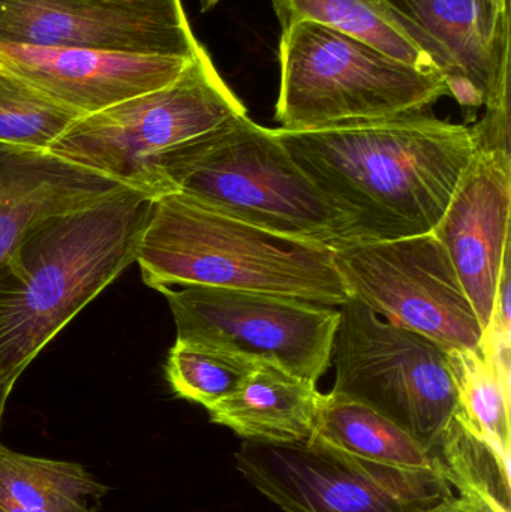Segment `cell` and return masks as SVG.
Masks as SVG:
<instances>
[{"label":"cell","mask_w":511,"mask_h":512,"mask_svg":"<svg viewBox=\"0 0 511 512\" xmlns=\"http://www.w3.org/2000/svg\"><path fill=\"white\" fill-rule=\"evenodd\" d=\"M194 59L0 41V69L81 116L176 81Z\"/></svg>","instance_id":"obj_12"},{"label":"cell","mask_w":511,"mask_h":512,"mask_svg":"<svg viewBox=\"0 0 511 512\" xmlns=\"http://www.w3.org/2000/svg\"><path fill=\"white\" fill-rule=\"evenodd\" d=\"M511 156L476 150L432 233L455 265L483 330L510 249Z\"/></svg>","instance_id":"obj_13"},{"label":"cell","mask_w":511,"mask_h":512,"mask_svg":"<svg viewBox=\"0 0 511 512\" xmlns=\"http://www.w3.org/2000/svg\"><path fill=\"white\" fill-rule=\"evenodd\" d=\"M458 408L455 421L470 435L511 454V372L498 366L482 349H449Z\"/></svg>","instance_id":"obj_20"},{"label":"cell","mask_w":511,"mask_h":512,"mask_svg":"<svg viewBox=\"0 0 511 512\" xmlns=\"http://www.w3.org/2000/svg\"><path fill=\"white\" fill-rule=\"evenodd\" d=\"M81 114L0 69V143L48 150Z\"/></svg>","instance_id":"obj_22"},{"label":"cell","mask_w":511,"mask_h":512,"mask_svg":"<svg viewBox=\"0 0 511 512\" xmlns=\"http://www.w3.org/2000/svg\"><path fill=\"white\" fill-rule=\"evenodd\" d=\"M0 41L194 59L182 0H0Z\"/></svg>","instance_id":"obj_11"},{"label":"cell","mask_w":511,"mask_h":512,"mask_svg":"<svg viewBox=\"0 0 511 512\" xmlns=\"http://www.w3.org/2000/svg\"><path fill=\"white\" fill-rule=\"evenodd\" d=\"M275 120L285 131L422 113L449 95L443 75L311 21L281 30Z\"/></svg>","instance_id":"obj_5"},{"label":"cell","mask_w":511,"mask_h":512,"mask_svg":"<svg viewBox=\"0 0 511 512\" xmlns=\"http://www.w3.org/2000/svg\"><path fill=\"white\" fill-rule=\"evenodd\" d=\"M350 297L447 349H479L483 327L434 233L333 249Z\"/></svg>","instance_id":"obj_9"},{"label":"cell","mask_w":511,"mask_h":512,"mask_svg":"<svg viewBox=\"0 0 511 512\" xmlns=\"http://www.w3.org/2000/svg\"><path fill=\"white\" fill-rule=\"evenodd\" d=\"M147 195L122 188L33 225L0 264V424L39 352L137 259Z\"/></svg>","instance_id":"obj_2"},{"label":"cell","mask_w":511,"mask_h":512,"mask_svg":"<svg viewBox=\"0 0 511 512\" xmlns=\"http://www.w3.org/2000/svg\"><path fill=\"white\" fill-rule=\"evenodd\" d=\"M135 262L156 291L215 286L332 307L350 298L333 249L254 227L180 194L150 204Z\"/></svg>","instance_id":"obj_3"},{"label":"cell","mask_w":511,"mask_h":512,"mask_svg":"<svg viewBox=\"0 0 511 512\" xmlns=\"http://www.w3.org/2000/svg\"><path fill=\"white\" fill-rule=\"evenodd\" d=\"M248 114L201 50L168 86L81 116L48 149L126 188L161 197L159 165L194 138Z\"/></svg>","instance_id":"obj_6"},{"label":"cell","mask_w":511,"mask_h":512,"mask_svg":"<svg viewBox=\"0 0 511 512\" xmlns=\"http://www.w3.org/2000/svg\"><path fill=\"white\" fill-rule=\"evenodd\" d=\"M272 5L281 30L311 21L414 68L440 74L425 36L389 0H272Z\"/></svg>","instance_id":"obj_17"},{"label":"cell","mask_w":511,"mask_h":512,"mask_svg":"<svg viewBox=\"0 0 511 512\" xmlns=\"http://www.w3.org/2000/svg\"><path fill=\"white\" fill-rule=\"evenodd\" d=\"M339 315L332 393L389 418L438 462L458 408L447 349L386 321L353 297Z\"/></svg>","instance_id":"obj_7"},{"label":"cell","mask_w":511,"mask_h":512,"mask_svg":"<svg viewBox=\"0 0 511 512\" xmlns=\"http://www.w3.org/2000/svg\"><path fill=\"white\" fill-rule=\"evenodd\" d=\"M489 11L494 12L497 15L506 14L509 12V0H480Z\"/></svg>","instance_id":"obj_25"},{"label":"cell","mask_w":511,"mask_h":512,"mask_svg":"<svg viewBox=\"0 0 511 512\" xmlns=\"http://www.w3.org/2000/svg\"><path fill=\"white\" fill-rule=\"evenodd\" d=\"M320 396L314 382L260 360L236 393L207 412L245 441L294 444L311 438Z\"/></svg>","instance_id":"obj_16"},{"label":"cell","mask_w":511,"mask_h":512,"mask_svg":"<svg viewBox=\"0 0 511 512\" xmlns=\"http://www.w3.org/2000/svg\"><path fill=\"white\" fill-rule=\"evenodd\" d=\"M425 36L449 95L474 114L510 90V11L480 0H389Z\"/></svg>","instance_id":"obj_14"},{"label":"cell","mask_w":511,"mask_h":512,"mask_svg":"<svg viewBox=\"0 0 511 512\" xmlns=\"http://www.w3.org/2000/svg\"><path fill=\"white\" fill-rule=\"evenodd\" d=\"M108 487L83 466L0 444V512H99Z\"/></svg>","instance_id":"obj_18"},{"label":"cell","mask_w":511,"mask_h":512,"mask_svg":"<svg viewBox=\"0 0 511 512\" xmlns=\"http://www.w3.org/2000/svg\"><path fill=\"white\" fill-rule=\"evenodd\" d=\"M159 183L161 197L185 195L281 236L330 249L353 243L347 218L300 170L276 129L257 125L248 114L168 153Z\"/></svg>","instance_id":"obj_4"},{"label":"cell","mask_w":511,"mask_h":512,"mask_svg":"<svg viewBox=\"0 0 511 512\" xmlns=\"http://www.w3.org/2000/svg\"><path fill=\"white\" fill-rule=\"evenodd\" d=\"M236 468L282 512H428L455 495L441 472L360 459L314 436L246 441Z\"/></svg>","instance_id":"obj_8"},{"label":"cell","mask_w":511,"mask_h":512,"mask_svg":"<svg viewBox=\"0 0 511 512\" xmlns=\"http://www.w3.org/2000/svg\"><path fill=\"white\" fill-rule=\"evenodd\" d=\"M428 512H497L485 499L471 495H452Z\"/></svg>","instance_id":"obj_24"},{"label":"cell","mask_w":511,"mask_h":512,"mask_svg":"<svg viewBox=\"0 0 511 512\" xmlns=\"http://www.w3.org/2000/svg\"><path fill=\"white\" fill-rule=\"evenodd\" d=\"M177 339L269 361L317 384L332 364L339 310L264 292L215 286L162 289Z\"/></svg>","instance_id":"obj_10"},{"label":"cell","mask_w":511,"mask_h":512,"mask_svg":"<svg viewBox=\"0 0 511 512\" xmlns=\"http://www.w3.org/2000/svg\"><path fill=\"white\" fill-rule=\"evenodd\" d=\"M122 188L48 150L0 143V264L33 225L92 206Z\"/></svg>","instance_id":"obj_15"},{"label":"cell","mask_w":511,"mask_h":512,"mask_svg":"<svg viewBox=\"0 0 511 512\" xmlns=\"http://www.w3.org/2000/svg\"><path fill=\"white\" fill-rule=\"evenodd\" d=\"M258 361L228 349L176 339L168 352L165 376L177 397L210 409L236 393Z\"/></svg>","instance_id":"obj_21"},{"label":"cell","mask_w":511,"mask_h":512,"mask_svg":"<svg viewBox=\"0 0 511 512\" xmlns=\"http://www.w3.org/2000/svg\"><path fill=\"white\" fill-rule=\"evenodd\" d=\"M276 134L347 218L353 243L431 233L476 153L471 126L423 111Z\"/></svg>","instance_id":"obj_1"},{"label":"cell","mask_w":511,"mask_h":512,"mask_svg":"<svg viewBox=\"0 0 511 512\" xmlns=\"http://www.w3.org/2000/svg\"><path fill=\"white\" fill-rule=\"evenodd\" d=\"M485 107L486 113L483 119L471 126L476 150L511 156L510 90L489 101Z\"/></svg>","instance_id":"obj_23"},{"label":"cell","mask_w":511,"mask_h":512,"mask_svg":"<svg viewBox=\"0 0 511 512\" xmlns=\"http://www.w3.org/2000/svg\"><path fill=\"white\" fill-rule=\"evenodd\" d=\"M219 0H200L201 3V11L206 12L209 11V9H212L213 6L218 3Z\"/></svg>","instance_id":"obj_26"},{"label":"cell","mask_w":511,"mask_h":512,"mask_svg":"<svg viewBox=\"0 0 511 512\" xmlns=\"http://www.w3.org/2000/svg\"><path fill=\"white\" fill-rule=\"evenodd\" d=\"M311 436L360 459L441 472L434 456L413 436L374 409L339 394H321Z\"/></svg>","instance_id":"obj_19"}]
</instances>
